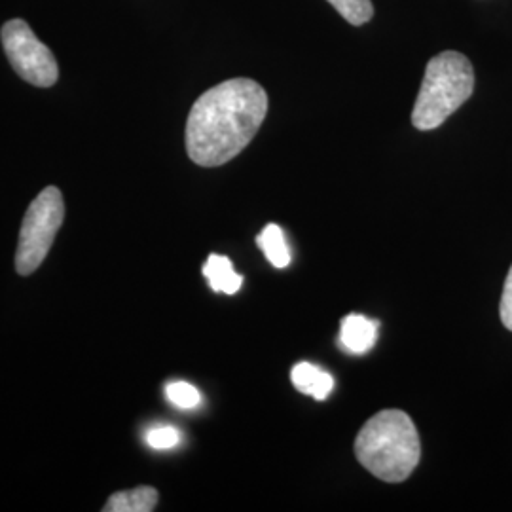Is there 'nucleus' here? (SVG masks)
I'll list each match as a JSON object with an SVG mask.
<instances>
[{
  "mask_svg": "<svg viewBox=\"0 0 512 512\" xmlns=\"http://www.w3.org/2000/svg\"><path fill=\"white\" fill-rule=\"evenodd\" d=\"M499 315H501V323L505 325V329L512 332V266L503 287L501 294V304H499Z\"/></svg>",
  "mask_w": 512,
  "mask_h": 512,
  "instance_id": "obj_14",
  "label": "nucleus"
},
{
  "mask_svg": "<svg viewBox=\"0 0 512 512\" xmlns=\"http://www.w3.org/2000/svg\"><path fill=\"white\" fill-rule=\"evenodd\" d=\"M355 456L370 475L399 484L412 475L421 459V440L412 418L403 410H382L361 427Z\"/></svg>",
  "mask_w": 512,
  "mask_h": 512,
  "instance_id": "obj_2",
  "label": "nucleus"
},
{
  "mask_svg": "<svg viewBox=\"0 0 512 512\" xmlns=\"http://www.w3.org/2000/svg\"><path fill=\"white\" fill-rule=\"evenodd\" d=\"M181 442V433L171 425L152 427L147 433V444L154 450H169Z\"/></svg>",
  "mask_w": 512,
  "mask_h": 512,
  "instance_id": "obj_13",
  "label": "nucleus"
},
{
  "mask_svg": "<svg viewBox=\"0 0 512 512\" xmlns=\"http://www.w3.org/2000/svg\"><path fill=\"white\" fill-rule=\"evenodd\" d=\"M475 92V69L459 52L435 55L425 69L412 110V124L420 131L442 126Z\"/></svg>",
  "mask_w": 512,
  "mask_h": 512,
  "instance_id": "obj_3",
  "label": "nucleus"
},
{
  "mask_svg": "<svg viewBox=\"0 0 512 512\" xmlns=\"http://www.w3.org/2000/svg\"><path fill=\"white\" fill-rule=\"evenodd\" d=\"M336 12L351 25H365L374 16L370 0H329Z\"/></svg>",
  "mask_w": 512,
  "mask_h": 512,
  "instance_id": "obj_11",
  "label": "nucleus"
},
{
  "mask_svg": "<svg viewBox=\"0 0 512 512\" xmlns=\"http://www.w3.org/2000/svg\"><path fill=\"white\" fill-rule=\"evenodd\" d=\"M158 505V490L152 486H141L128 492L110 495L107 512H150Z\"/></svg>",
  "mask_w": 512,
  "mask_h": 512,
  "instance_id": "obj_9",
  "label": "nucleus"
},
{
  "mask_svg": "<svg viewBox=\"0 0 512 512\" xmlns=\"http://www.w3.org/2000/svg\"><path fill=\"white\" fill-rule=\"evenodd\" d=\"M203 275L215 293L236 294L243 285V277L234 270L232 260L226 256H209L203 266Z\"/></svg>",
  "mask_w": 512,
  "mask_h": 512,
  "instance_id": "obj_8",
  "label": "nucleus"
},
{
  "mask_svg": "<svg viewBox=\"0 0 512 512\" xmlns=\"http://www.w3.org/2000/svg\"><path fill=\"white\" fill-rule=\"evenodd\" d=\"M165 395L171 403L183 410H192L202 403L200 391L194 385L186 384V382H171L165 387Z\"/></svg>",
  "mask_w": 512,
  "mask_h": 512,
  "instance_id": "obj_12",
  "label": "nucleus"
},
{
  "mask_svg": "<svg viewBox=\"0 0 512 512\" xmlns=\"http://www.w3.org/2000/svg\"><path fill=\"white\" fill-rule=\"evenodd\" d=\"M293 385L304 395H310L315 401H325L334 389V378L329 372L321 370L311 363H298L291 370Z\"/></svg>",
  "mask_w": 512,
  "mask_h": 512,
  "instance_id": "obj_7",
  "label": "nucleus"
},
{
  "mask_svg": "<svg viewBox=\"0 0 512 512\" xmlns=\"http://www.w3.org/2000/svg\"><path fill=\"white\" fill-rule=\"evenodd\" d=\"M378 340V325L365 315L351 313L342 319L340 327V342L351 353H366L374 348Z\"/></svg>",
  "mask_w": 512,
  "mask_h": 512,
  "instance_id": "obj_6",
  "label": "nucleus"
},
{
  "mask_svg": "<svg viewBox=\"0 0 512 512\" xmlns=\"http://www.w3.org/2000/svg\"><path fill=\"white\" fill-rule=\"evenodd\" d=\"M65 219V202L59 188H44L29 205L19 232L16 268L19 275L37 272L54 245L55 236Z\"/></svg>",
  "mask_w": 512,
  "mask_h": 512,
  "instance_id": "obj_4",
  "label": "nucleus"
},
{
  "mask_svg": "<svg viewBox=\"0 0 512 512\" xmlns=\"http://www.w3.org/2000/svg\"><path fill=\"white\" fill-rule=\"evenodd\" d=\"M268 114V93L251 78H232L207 90L186 122V150L194 164L219 167L255 139Z\"/></svg>",
  "mask_w": 512,
  "mask_h": 512,
  "instance_id": "obj_1",
  "label": "nucleus"
},
{
  "mask_svg": "<svg viewBox=\"0 0 512 512\" xmlns=\"http://www.w3.org/2000/svg\"><path fill=\"white\" fill-rule=\"evenodd\" d=\"M258 247L275 268H287L291 264V251L283 230L277 224H268L256 238Z\"/></svg>",
  "mask_w": 512,
  "mask_h": 512,
  "instance_id": "obj_10",
  "label": "nucleus"
},
{
  "mask_svg": "<svg viewBox=\"0 0 512 512\" xmlns=\"http://www.w3.org/2000/svg\"><path fill=\"white\" fill-rule=\"evenodd\" d=\"M2 46L12 69L29 84L50 88L59 78V67L52 50L38 40L23 19H12L2 27Z\"/></svg>",
  "mask_w": 512,
  "mask_h": 512,
  "instance_id": "obj_5",
  "label": "nucleus"
}]
</instances>
